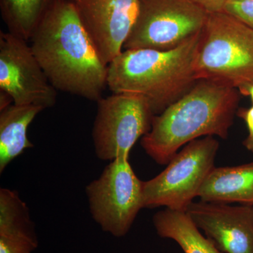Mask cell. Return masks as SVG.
Segmentation results:
<instances>
[{
  "label": "cell",
  "mask_w": 253,
  "mask_h": 253,
  "mask_svg": "<svg viewBox=\"0 0 253 253\" xmlns=\"http://www.w3.org/2000/svg\"><path fill=\"white\" fill-rule=\"evenodd\" d=\"M78 17L103 62L123 51L137 19L139 0H73Z\"/></svg>",
  "instance_id": "30bf717a"
},
{
  "label": "cell",
  "mask_w": 253,
  "mask_h": 253,
  "mask_svg": "<svg viewBox=\"0 0 253 253\" xmlns=\"http://www.w3.org/2000/svg\"><path fill=\"white\" fill-rule=\"evenodd\" d=\"M135 24L123 49L169 50L204 29L208 13L190 0H139Z\"/></svg>",
  "instance_id": "52a82bcc"
},
{
  "label": "cell",
  "mask_w": 253,
  "mask_h": 253,
  "mask_svg": "<svg viewBox=\"0 0 253 253\" xmlns=\"http://www.w3.org/2000/svg\"><path fill=\"white\" fill-rule=\"evenodd\" d=\"M71 1H73V0H71Z\"/></svg>",
  "instance_id": "7402d4cb"
},
{
  "label": "cell",
  "mask_w": 253,
  "mask_h": 253,
  "mask_svg": "<svg viewBox=\"0 0 253 253\" xmlns=\"http://www.w3.org/2000/svg\"><path fill=\"white\" fill-rule=\"evenodd\" d=\"M204 9L208 14L224 11L228 0H190Z\"/></svg>",
  "instance_id": "d6986e66"
},
{
  "label": "cell",
  "mask_w": 253,
  "mask_h": 253,
  "mask_svg": "<svg viewBox=\"0 0 253 253\" xmlns=\"http://www.w3.org/2000/svg\"><path fill=\"white\" fill-rule=\"evenodd\" d=\"M186 213L223 253H253V206L193 202Z\"/></svg>",
  "instance_id": "8fae6325"
},
{
  "label": "cell",
  "mask_w": 253,
  "mask_h": 253,
  "mask_svg": "<svg viewBox=\"0 0 253 253\" xmlns=\"http://www.w3.org/2000/svg\"><path fill=\"white\" fill-rule=\"evenodd\" d=\"M204 202L253 206V162L213 168L200 189Z\"/></svg>",
  "instance_id": "4fadbf2b"
},
{
  "label": "cell",
  "mask_w": 253,
  "mask_h": 253,
  "mask_svg": "<svg viewBox=\"0 0 253 253\" xmlns=\"http://www.w3.org/2000/svg\"><path fill=\"white\" fill-rule=\"evenodd\" d=\"M244 95H246V96H249L250 97H251V100H252L253 104V85L250 86L249 87L246 89Z\"/></svg>",
  "instance_id": "44dd1931"
},
{
  "label": "cell",
  "mask_w": 253,
  "mask_h": 253,
  "mask_svg": "<svg viewBox=\"0 0 253 253\" xmlns=\"http://www.w3.org/2000/svg\"><path fill=\"white\" fill-rule=\"evenodd\" d=\"M224 11L253 30V0H228Z\"/></svg>",
  "instance_id": "e0dca14e"
},
{
  "label": "cell",
  "mask_w": 253,
  "mask_h": 253,
  "mask_svg": "<svg viewBox=\"0 0 253 253\" xmlns=\"http://www.w3.org/2000/svg\"><path fill=\"white\" fill-rule=\"evenodd\" d=\"M195 70L198 79L219 82L244 95L253 84V30L224 11L208 14Z\"/></svg>",
  "instance_id": "277c9868"
},
{
  "label": "cell",
  "mask_w": 253,
  "mask_h": 253,
  "mask_svg": "<svg viewBox=\"0 0 253 253\" xmlns=\"http://www.w3.org/2000/svg\"><path fill=\"white\" fill-rule=\"evenodd\" d=\"M219 146V141L212 136L185 145L162 172L144 181V208L163 206L186 212L214 168Z\"/></svg>",
  "instance_id": "5b68a950"
},
{
  "label": "cell",
  "mask_w": 253,
  "mask_h": 253,
  "mask_svg": "<svg viewBox=\"0 0 253 253\" xmlns=\"http://www.w3.org/2000/svg\"><path fill=\"white\" fill-rule=\"evenodd\" d=\"M54 0H0V10L8 32L31 40L41 20Z\"/></svg>",
  "instance_id": "2e32d148"
},
{
  "label": "cell",
  "mask_w": 253,
  "mask_h": 253,
  "mask_svg": "<svg viewBox=\"0 0 253 253\" xmlns=\"http://www.w3.org/2000/svg\"><path fill=\"white\" fill-rule=\"evenodd\" d=\"M11 103L14 104L12 97L6 91L0 90V111L6 109Z\"/></svg>",
  "instance_id": "ffe728a7"
},
{
  "label": "cell",
  "mask_w": 253,
  "mask_h": 253,
  "mask_svg": "<svg viewBox=\"0 0 253 253\" xmlns=\"http://www.w3.org/2000/svg\"><path fill=\"white\" fill-rule=\"evenodd\" d=\"M201 33L169 50H123L108 66L113 94L142 96L154 116L161 114L199 81L195 61Z\"/></svg>",
  "instance_id": "3957f363"
},
{
  "label": "cell",
  "mask_w": 253,
  "mask_h": 253,
  "mask_svg": "<svg viewBox=\"0 0 253 253\" xmlns=\"http://www.w3.org/2000/svg\"><path fill=\"white\" fill-rule=\"evenodd\" d=\"M144 181L136 175L129 158L111 161L98 179L86 187L89 210L104 232L126 236L144 208Z\"/></svg>",
  "instance_id": "8992f818"
},
{
  "label": "cell",
  "mask_w": 253,
  "mask_h": 253,
  "mask_svg": "<svg viewBox=\"0 0 253 253\" xmlns=\"http://www.w3.org/2000/svg\"><path fill=\"white\" fill-rule=\"evenodd\" d=\"M153 222L158 235L175 241L184 253H223L201 234L186 212L166 208L155 214Z\"/></svg>",
  "instance_id": "9a60e30c"
},
{
  "label": "cell",
  "mask_w": 253,
  "mask_h": 253,
  "mask_svg": "<svg viewBox=\"0 0 253 253\" xmlns=\"http://www.w3.org/2000/svg\"><path fill=\"white\" fill-rule=\"evenodd\" d=\"M92 128L95 153L100 160L129 158L136 141L147 134L154 114L142 96L113 94L97 101Z\"/></svg>",
  "instance_id": "ba28073f"
},
{
  "label": "cell",
  "mask_w": 253,
  "mask_h": 253,
  "mask_svg": "<svg viewBox=\"0 0 253 253\" xmlns=\"http://www.w3.org/2000/svg\"><path fill=\"white\" fill-rule=\"evenodd\" d=\"M35 105L13 104L0 111V173L13 160L33 147L28 138V126L42 111Z\"/></svg>",
  "instance_id": "5bb4252c"
},
{
  "label": "cell",
  "mask_w": 253,
  "mask_h": 253,
  "mask_svg": "<svg viewBox=\"0 0 253 253\" xmlns=\"http://www.w3.org/2000/svg\"><path fill=\"white\" fill-rule=\"evenodd\" d=\"M38 246L27 205L16 191L0 189V253H32Z\"/></svg>",
  "instance_id": "7c38bea8"
},
{
  "label": "cell",
  "mask_w": 253,
  "mask_h": 253,
  "mask_svg": "<svg viewBox=\"0 0 253 253\" xmlns=\"http://www.w3.org/2000/svg\"><path fill=\"white\" fill-rule=\"evenodd\" d=\"M0 90L14 104L35 105L43 109L54 106L57 90L50 83L27 42L0 32Z\"/></svg>",
  "instance_id": "9c48e42d"
},
{
  "label": "cell",
  "mask_w": 253,
  "mask_h": 253,
  "mask_svg": "<svg viewBox=\"0 0 253 253\" xmlns=\"http://www.w3.org/2000/svg\"><path fill=\"white\" fill-rule=\"evenodd\" d=\"M239 89L219 82L200 79L187 93L155 116L141 139L148 156L168 165L181 146L201 136L226 139L240 102Z\"/></svg>",
  "instance_id": "7a4b0ae2"
},
{
  "label": "cell",
  "mask_w": 253,
  "mask_h": 253,
  "mask_svg": "<svg viewBox=\"0 0 253 253\" xmlns=\"http://www.w3.org/2000/svg\"><path fill=\"white\" fill-rule=\"evenodd\" d=\"M237 116L244 120L249 130V135L243 144L246 149L253 153V104L248 109L238 110Z\"/></svg>",
  "instance_id": "ac0fdd59"
},
{
  "label": "cell",
  "mask_w": 253,
  "mask_h": 253,
  "mask_svg": "<svg viewBox=\"0 0 253 253\" xmlns=\"http://www.w3.org/2000/svg\"><path fill=\"white\" fill-rule=\"evenodd\" d=\"M31 49L53 86L97 102L107 86L103 62L73 1L54 0L31 38Z\"/></svg>",
  "instance_id": "6da1fadb"
}]
</instances>
